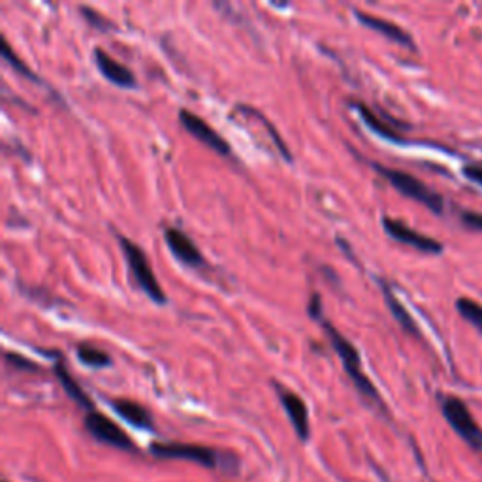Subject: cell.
<instances>
[{"label": "cell", "mask_w": 482, "mask_h": 482, "mask_svg": "<svg viewBox=\"0 0 482 482\" xmlns=\"http://www.w3.org/2000/svg\"><path fill=\"white\" fill-rule=\"evenodd\" d=\"M150 452L159 460H187L194 461L202 468L222 469V471H237L239 460L225 451L203 447L194 443H151Z\"/></svg>", "instance_id": "1"}, {"label": "cell", "mask_w": 482, "mask_h": 482, "mask_svg": "<svg viewBox=\"0 0 482 482\" xmlns=\"http://www.w3.org/2000/svg\"><path fill=\"white\" fill-rule=\"evenodd\" d=\"M321 326H323V330L326 333V338L330 340L333 350H336V355L340 357V360L343 364V369L347 372L350 383L357 386V391L360 392V396H364L366 400L381 405V396L377 392V388L374 386L372 381L366 377L364 369H362V358H360L358 349L352 345V341L347 340L343 333L336 326H333L330 321L323 319Z\"/></svg>", "instance_id": "2"}, {"label": "cell", "mask_w": 482, "mask_h": 482, "mask_svg": "<svg viewBox=\"0 0 482 482\" xmlns=\"http://www.w3.org/2000/svg\"><path fill=\"white\" fill-rule=\"evenodd\" d=\"M116 237L119 241V247L125 254V261L128 264V270H131V275H133L134 283L138 285V288L153 304H157V306L168 304V296H166V292L162 290L150 261H147V254L143 253V249L136 244V241H133L131 237H126L119 232H116Z\"/></svg>", "instance_id": "3"}, {"label": "cell", "mask_w": 482, "mask_h": 482, "mask_svg": "<svg viewBox=\"0 0 482 482\" xmlns=\"http://www.w3.org/2000/svg\"><path fill=\"white\" fill-rule=\"evenodd\" d=\"M367 164L372 166L377 174H381L388 183H391L400 194L422 203L424 208H428L435 215H443V211H444L443 194H439L437 191L428 187V185H426L424 181H420L418 177L407 174L403 170L391 168V166H384V164L375 162V160H367Z\"/></svg>", "instance_id": "4"}, {"label": "cell", "mask_w": 482, "mask_h": 482, "mask_svg": "<svg viewBox=\"0 0 482 482\" xmlns=\"http://www.w3.org/2000/svg\"><path fill=\"white\" fill-rule=\"evenodd\" d=\"M437 400L444 420L449 422L460 439L466 441L473 451L482 452V428L473 418L466 401L451 394H439Z\"/></svg>", "instance_id": "5"}, {"label": "cell", "mask_w": 482, "mask_h": 482, "mask_svg": "<svg viewBox=\"0 0 482 482\" xmlns=\"http://www.w3.org/2000/svg\"><path fill=\"white\" fill-rule=\"evenodd\" d=\"M83 426L90 437H95L99 443L108 444V447L126 451V452L136 451L133 439L128 437L125 430H121V426H117L109 417L99 411H89L83 418Z\"/></svg>", "instance_id": "6"}, {"label": "cell", "mask_w": 482, "mask_h": 482, "mask_svg": "<svg viewBox=\"0 0 482 482\" xmlns=\"http://www.w3.org/2000/svg\"><path fill=\"white\" fill-rule=\"evenodd\" d=\"M381 225H383V230L392 239L400 241V244H403V245H409L424 254H441L444 251V245L441 244V241L413 230L411 227H407L405 222H401L398 219L384 215L381 219Z\"/></svg>", "instance_id": "7"}, {"label": "cell", "mask_w": 482, "mask_h": 482, "mask_svg": "<svg viewBox=\"0 0 482 482\" xmlns=\"http://www.w3.org/2000/svg\"><path fill=\"white\" fill-rule=\"evenodd\" d=\"M179 123L181 126L187 131L193 138L202 142L203 145H208L211 151L222 155V157H230L232 155V145L222 138L211 125H208L200 116L193 114L191 109H179Z\"/></svg>", "instance_id": "8"}, {"label": "cell", "mask_w": 482, "mask_h": 482, "mask_svg": "<svg viewBox=\"0 0 482 482\" xmlns=\"http://www.w3.org/2000/svg\"><path fill=\"white\" fill-rule=\"evenodd\" d=\"M162 236H164L166 247L170 249V253L177 258L183 266L193 268V270L208 268V263H206V258H203L202 251L183 230H179L176 227H164Z\"/></svg>", "instance_id": "9"}, {"label": "cell", "mask_w": 482, "mask_h": 482, "mask_svg": "<svg viewBox=\"0 0 482 482\" xmlns=\"http://www.w3.org/2000/svg\"><path fill=\"white\" fill-rule=\"evenodd\" d=\"M273 388L277 391V398H280L296 435H298L300 441H307L309 434H311L307 403L298 394H294L292 391L281 386L280 383H273Z\"/></svg>", "instance_id": "10"}, {"label": "cell", "mask_w": 482, "mask_h": 482, "mask_svg": "<svg viewBox=\"0 0 482 482\" xmlns=\"http://www.w3.org/2000/svg\"><path fill=\"white\" fill-rule=\"evenodd\" d=\"M92 61H95L102 78H106L109 83H114L121 89H134L138 85L134 72L126 65L116 61L106 49L102 47L92 49Z\"/></svg>", "instance_id": "11"}, {"label": "cell", "mask_w": 482, "mask_h": 482, "mask_svg": "<svg viewBox=\"0 0 482 482\" xmlns=\"http://www.w3.org/2000/svg\"><path fill=\"white\" fill-rule=\"evenodd\" d=\"M352 13H355V17H357V20L364 27L379 32L381 36H384V39L392 40V42H396V44H400V46H403L407 49L417 51L413 36L409 32H407L405 29H401L400 25H396L392 22H388V20H383V17H379V15H372V13H367V12H362L358 8H352Z\"/></svg>", "instance_id": "12"}, {"label": "cell", "mask_w": 482, "mask_h": 482, "mask_svg": "<svg viewBox=\"0 0 482 482\" xmlns=\"http://www.w3.org/2000/svg\"><path fill=\"white\" fill-rule=\"evenodd\" d=\"M109 407L114 409L125 422H128L131 426H134V428L138 430H153L155 424H153V417L151 413L145 409L143 405L133 401V400H125V398H116V400H109Z\"/></svg>", "instance_id": "13"}, {"label": "cell", "mask_w": 482, "mask_h": 482, "mask_svg": "<svg viewBox=\"0 0 482 482\" xmlns=\"http://www.w3.org/2000/svg\"><path fill=\"white\" fill-rule=\"evenodd\" d=\"M377 283L381 285V292H383L384 304H386L388 311L392 313L394 321H396V323L401 326V330H403L405 333H409V336H413V338H418V340H420L422 336H420L418 324H417V323H415V319L411 317V313L407 311V309H405V306L400 302V298H398V296L394 294L392 287L388 285L384 280H377Z\"/></svg>", "instance_id": "14"}, {"label": "cell", "mask_w": 482, "mask_h": 482, "mask_svg": "<svg viewBox=\"0 0 482 482\" xmlns=\"http://www.w3.org/2000/svg\"><path fill=\"white\" fill-rule=\"evenodd\" d=\"M350 104L357 109V114L360 116V119L364 121V125L369 128V131L392 143H405V138H401V134L391 125V121H383L367 104L364 102H350Z\"/></svg>", "instance_id": "15"}, {"label": "cell", "mask_w": 482, "mask_h": 482, "mask_svg": "<svg viewBox=\"0 0 482 482\" xmlns=\"http://www.w3.org/2000/svg\"><path fill=\"white\" fill-rule=\"evenodd\" d=\"M53 372H55V377L59 379L61 386L65 388V392H66L73 401H76L80 407H83V409H87V413H89V411H95V403H92L90 398L85 394V391L82 388V384H80L76 379L72 377V374L68 372V367L65 366L63 360L55 362Z\"/></svg>", "instance_id": "16"}, {"label": "cell", "mask_w": 482, "mask_h": 482, "mask_svg": "<svg viewBox=\"0 0 482 482\" xmlns=\"http://www.w3.org/2000/svg\"><path fill=\"white\" fill-rule=\"evenodd\" d=\"M0 53H3V59H4L15 72H20L23 78H27V80H30V82H34V83L44 85V82L39 78V73H36L30 66H27V65L23 63V59L20 57V55H17V53L12 49V46H10L8 40H6V36H0Z\"/></svg>", "instance_id": "17"}, {"label": "cell", "mask_w": 482, "mask_h": 482, "mask_svg": "<svg viewBox=\"0 0 482 482\" xmlns=\"http://www.w3.org/2000/svg\"><path fill=\"white\" fill-rule=\"evenodd\" d=\"M76 357H78V360L83 366H89V367L102 369V367H109L111 366V357L108 355L106 350H102V349H99L95 345L80 343L76 347Z\"/></svg>", "instance_id": "18"}, {"label": "cell", "mask_w": 482, "mask_h": 482, "mask_svg": "<svg viewBox=\"0 0 482 482\" xmlns=\"http://www.w3.org/2000/svg\"><path fill=\"white\" fill-rule=\"evenodd\" d=\"M454 307L460 313V317L466 323H469L482 336V306L473 298L461 296V298L454 302Z\"/></svg>", "instance_id": "19"}, {"label": "cell", "mask_w": 482, "mask_h": 482, "mask_svg": "<svg viewBox=\"0 0 482 482\" xmlns=\"http://www.w3.org/2000/svg\"><path fill=\"white\" fill-rule=\"evenodd\" d=\"M80 12L83 13L85 22H87L92 29H99V30H102V32L116 30V25L111 23L106 15H102L100 12H97L95 8H90V6H80Z\"/></svg>", "instance_id": "20"}, {"label": "cell", "mask_w": 482, "mask_h": 482, "mask_svg": "<svg viewBox=\"0 0 482 482\" xmlns=\"http://www.w3.org/2000/svg\"><path fill=\"white\" fill-rule=\"evenodd\" d=\"M4 358L8 362V366L15 367V369H22V372H40V366L32 362L30 358L20 355V352H12V350H6L4 352Z\"/></svg>", "instance_id": "21"}, {"label": "cell", "mask_w": 482, "mask_h": 482, "mask_svg": "<svg viewBox=\"0 0 482 482\" xmlns=\"http://www.w3.org/2000/svg\"><path fill=\"white\" fill-rule=\"evenodd\" d=\"M460 220L461 225L475 230V232H482V213L480 211H471V210H461L460 211Z\"/></svg>", "instance_id": "22"}, {"label": "cell", "mask_w": 482, "mask_h": 482, "mask_svg": "<svg viewBox=\"0 0 482 482\" xmlns=\"http://www.w3.org/2000/svg\"><path fill=\"white\" fill-rule=\"evenodd\" d=\"M461 174L463 177H466L468 181L478 185V187L482 189V162L477 160V162H469L461 168Z\"/></svg>", "instance_id": "23"}, {"label": "cell", "mask_w": 482, "mask_h": 482, "mask_svg": "<svg viewBox=\"0 0 482 482\" xmlns=\"http://www.w3.org/2000/svg\"><path fill=\"white\" fill-rule=\"evenodd\" d=\"M309 314L313 321H323L324 319V313H323V300H321V294L319 292H313L311 294V302H309Z\"/></svg>", "instance_id": "24"}, {"label": "cell", "mask_w": 482, "mask_h": 482, "mask_svg": "<svg viewBox=\"0 0 482 482\" xmlns=\"http://www.w3.org/2000/svg\"><path fill=\"white\" fill-rule=\"evenodd\" d=\"M4 482H8V480H4Z\"/></svg>", "instance_id": "25"}]
</instances>
